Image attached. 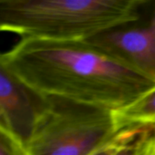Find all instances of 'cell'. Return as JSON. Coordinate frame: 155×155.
<instances>
[{
	"instance_id": "6da1fadb",
	"label": "cell",
	"mask_w": 155,
	"mask_h": 155,
	"mask_svg": "<svg viewBox=\"0 0 155 155\" xmlns=\"http://www.w3.org/2000/svg\"><path fill=\"white\" fill-rule=\"evenodd\" d=\"M0 64L44 96L113 112L155 86L86 41L21 39L1 54Z\"/></svg>"
},
{
	"instance_id": "7a4b0ae2",
	"label": "cell",
	"mask_w": 155,
	"mask_h": 155,
	"mask_svg": "<svg viewBox=\"0 0 155 155\" xmlns=\"http://www.w3.org/2000/svg\"><path fill=\"white\" fill-rule=\"evenodd\" d=\"M144 0H0V29L21 39L86 41L141 19Z\"/></svg>"
},
{
	"instance_id": "3957f363",
	"label": "cell",
	"mask_w": 155,
	"mask_h": 155,
	"mask_svg": "<svg viewBox=\"0 0 155 155\" xmlns=\"http://www.w3.org/2000/svg\"><path fill=\"white\" fill-rule=\"evenodd\" d=\"M46 97V107L26 146L28 155H93L124 131L113 111Z\"/></svg>"
},
{
	"instance_id": "277c9868",
	"label": "cell",
	"mask_w": 155,
	"mask_h": 155,
	"mask_svg": "<svg viewBox=\"0 0 155 155\" xmlns=\"http://www.w3.org/2000/svg\"><path fill=\"white\" fill-rule=\"evenodd\" d=\"M137 22L113 28L86 42L155 83V3L145 23Z\"/></svg>"
},
{
	"instance_id": "5b68a950",
	"label": "cell",
	"mask_w": 155,
	"mask_h": 155,
	"mask_svg": "<svg viewBox=\"0 0 155 155\" xmlns=\"http://www.w3.org/2000/svg\"><path fill=\"white\" fill-rule=\"evenodd\" d=\"M47 104V97L18 79L0 64V129L25 147Z\"/></svg>"
},
{
	"instance_id": "8992f818",
	"label": "cell",
	"mask_w": 155,
	"mask_h": 155,
	"mask_svg": "<svg viewBox=\"0 0 155 155\" xmlns=\"http://www.w3.org/2000/svg\"><path fill=\"white\" fill-rule=\"evenodd\" d=\"M118 128L155 127V86L126 107L115 111Z\"/></svg>"
},
{
	"instance_id": "52a82bcc",
	"label": "cell",
	"mask_w": 155,
	"mask_h": 155,
	"mask_svg": "<svg viewBox=\"0 0 155 155\" xmlns=\"http://www.w3.org/2000/svg\"><path fill=\"white\" fill-rule=\"evenodd\" d=\"M0 155H28V153L19 140L0 129Z\"/></svg>"
},
{
	"instance_id": "ba28073f",
	"label": "cell",
	"mask_w": 155,
	"mask_h": 155,
	"mask_svg": "<svg viewBox=\"0 0 155 155\" xmlns=\"http://www.w3.org/2000/svg\"><path fill=\"white\" fill-rule=\"evenodd\" d=\"M145 127H133L124 130L114 141L93 155H114L124 143L136 136Z\"/></svg>"
},
{
	"instance_id": "9c48e42d",
	"label": "cell",
	"mask_w": 155,
	"mask_h": 155,
	"mask_svg": "<svg viewBox=\"0 0 155 155\" xmlns=\"http://www.w3.org/2000/svg\"><path fill=\"white\" fill-rule=\"evenodd\" d=\"M139 155H155V127L146 137Z\"/></svg>"
},
{
	"instance_id": "30bf717a",
	"label": "cell",
	"mask_w": 155,
	"mask_h": 155,
	"mask_svg": "<svg viewBox=\"0 0 155 155\" xmlns=\"http://www.w3.org/2000/svg\"><path fill=\"white\" fill-rule=\"evenodd\" d=\"M140 153H141V152H140ZM139 154H140V153H139ZM139 154H138V155H139Z\"/></svg>"
}]
</instances>
